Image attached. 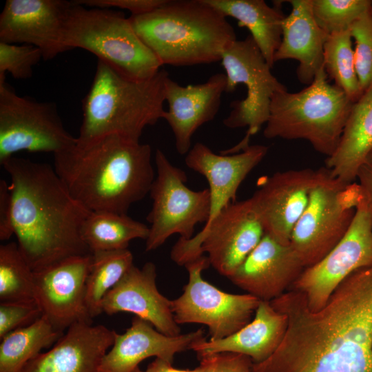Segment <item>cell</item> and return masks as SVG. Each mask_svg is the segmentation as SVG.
<instances>
[{
	"mask_svg": "<svg viewBox=\"0 0 372 372\" xmlns=\"http://www.w3.org/2000/svg\"><path fill=\"white\" fill-rule=\"evenodd\" d=\"M270 303L287 316V329L251 372H372V265L344 280L318 311L291 289Z\"/></svg>",
	"mask_w": 372,
	"mask_h": 372,
	"instance_id": "6da1fadb",
	"label": "cell"
},
{
	"mask_svg": "<svg viewBox=\"0 0 372 372\" xmlns=\"http://www.w3.org/2000/svg\"><path fill=\"white\" fill-rule=\"evenodd\" d=\"M71 1L7 0L0 14V41L39 48L43 59L68 51L64 30Z\"/></svg>",
	"mask_w": 372,
	"mask_h": 372,
	"instance_id": "2e32d148",
	"label": "cell"
},
{
	"mask_svg": "<svg viewBox=\"0 0 372 372\" xmlns=\"http://www.w3.org/2000/svg\"><path fill=\"white\" fill-rule=\"evenodd\" d=\"M372 265V225L364 198L342 240L319 262L305 268L290 289L302 293L309 309H322L338 285L355 271Z\"/></svg>",
	"mask_w": 372,
	"mask_h": 372,
	"instance_id": "5bb4252c",
	"label": "cell"
},
{
	"mask_svg": "<svg viewBox=\"0 0 372 372\" xmlns=\"http://www.w3.org/2000/svg\"><path fill=\"white\" fill-rule=\"evenodd\" d=\"M226 17L236 19L245 27L258 46L269 65L272 68L274 55L282 39V23L286 16L280 3L269 6L264 0H205Z\"/></svg>",
	"mask_w": 372,
	"mask_h": 372,
	"instance_id": "4316f807",
	"label": "cell"
},
{
	"mask_svg": "<svg viewBox=\"0 0 372 372\" xmlns=\"http://www.w3.org/2000/svg\"><path fill=\"white\" fill-rule=\"evenodd\" d=\"M14 235L12 199L10 185L0 180V240L5 241Z\"/></svg>",
	"mask_w": 372,
	"mask_h": 372,
	"instance_id": "f35d334b",
	"label": "cell"
},
{
	"mask_svg": "<svg viewBox=\"0 0 372 372\" xmlns=\"http://www.w3.org/2000/svg\"><path fill=\"white\" fill-rule=\"evenodd\" d=\"M371 10H372V2H371Z\"/></svg>",
	"mask_w": 372,
	"mask_h": 372,
	"instance_id": "7bdbcfd3",
	"label": "cell"
},
{
	"mask_svg": "<svg viewBox=\"0 0 372 372\" xmlns=\"http://www.w3.org/2000/svg\"><path fill=\"white\" fill-rule=\"evenodd\" d=\"M318 169L276 172L262 178L250 198L266 234L289 245L291 233L304 211L315 185Z\"/></svg>",
	"mask_w": 372,
	"mask_h": 372,
	"instance_id": "e0dca14e",
	"label": "cell"
},
{
	"mask_svg": "<svg viewBox=\"0 0 372 372\" xmlns=\"http://www.w3.org/2000/svg\"><path fill=\"white\" fill-rule=\"evenodd\" d=\"M130 20L162 65L186 66L221 60L236 35L227 17L205 0H167Z\"/></svg>",
	"mask_w": 372,
	"mask_h": 372,
	"instance_id": "277c9868",
	"label": "cell"
},
{
	"mask_svg": "<svg viewBox=\"0 0 372 372\" xmlns=\"http://www.w3.org/2000/svg\"><path fill=\"white\" fill-rule=\"evenodd\" d=\"M156 176L149 195L152 206L147 216L150 224L145 251L160 247L174 234L192 238L196 225L207 221L210 211L208 189L194 191L185 184L186 173L174 165L159 149L155 152Z\"/></svg>",
	"mask_w": 372,
	"mask_h": 372,
	"instance_id": "7c38bea8",
	"label": "cell"
},
{
	"mask_svg": "<svg viewBox=\"0 0 372 372\" xmlns=\"http://www.w3.org/2000/svg\"><path fill=\"white\" fill-rule=\"evenodd\" d=\"M220 61L227 79L225 92H234L239 84L247 89L246 97L233 101L231 110L223 120L229 128L247 127L244 138L230 149L232 153H238L249 146L251 136L267 122L273 96L287 89L273 75L251 35L232 42L223 52Z\"/></svg>",
	"mask_w": 372,
	"mask_h": 372,
	"instance_id": "30bf717a",
	"label": "cell"
},
{
	"mask_svg": "<svg viewBox=\"0 0 372 372\" xmlns=\"http://www.w3.org/2000/svg\"><path fill=\"white\" fill-rule=\"evenodd\" d=\"M132 372H145V371H142L140 369L139 367H137L135 370H134Z\"/></svg>",
	"mask_w": 372,
	"mask_h": 372,
	"instance_id": "b9f144b4",
	"label": "cell"
},
{
	"mask_svg": "<svg viewBox=\"0 0 372 372\" xmlns=\"http://www.w3.org/2000/svg\"><path fill=\"white\" fill-rule=\"evenodd\" d=\"M203 372H251L252 360L245 355L223 352L198 355Z\"/></svg>",
	"mask_w": 372,
	"mask_h": 372,
	"instance_id": "8d00e7d4",
	"label": "cell"
},
{
	"mask_svg": "<svg viewBox=\"0 0 372 372\" xmlns=\"http://www.w3.org/2000/svg\"><path fill=\"white\" fill-rule=\"evenodd\" d=\"M327 78L323 66L303 90L276 92L264 136L303 139L318 153L331 156L338 147L353 103Z\"/></svg>",
	"mask_w": 372,
	"mask_h": 372,
	"instance_id": "8992f818",
	"label": "cell"
},
{
	"mask_svg": "<svg viewBox=\"0 0 372 372\" xmlns=\"http://www.w3.org/2000/svg\"><path fill=\"white\" fill-rule=\"evenodd\" d=\"M145 372H203V368L199 365L194 369H178L172 366V363L160 358H156L147 367Z\"/></svg>",
	"mask_w": 372,
	"mask_h": 372,
	"instance_id": "60d3db41",
	"label": "cell"
},
{
	"mask_svg": "<svg viewBox=\"0 0 372 372\" xmlns=\"http://www.w3.org/2000/svg\"><path fill=\"white\" fill-rule=\"evenodd\" d=\"M92 254L65 258L34 271L37 303L55 329L92 322L85 304Z\"/></svg>",
	"mask_w": 372,
	"mask_h": 372,
	"instance_id": "9a60e30c",
	"label": "cell"
},
{
	"mask_svg": "<svg viewBox=\"0 0 372 372\" xmlns=\"http://www.w3.org/2000/svg\"><path fill=\"white\" fill-rule=\"evenodd\" d=\"M324 69L335 85L355 103L363 93L355 67L350 30L329 34L324 45Z\"/></svg>",
	"mask_w": 372,
	"mask_h": 372,
	"instance_id": "1f68e13d",
	"label": "cell"
},
{
	"mask_svg": "<svg viewBox=\"0 0 372 372\" xmlns=\"http://www.w3.org/2000/svg\"><path fill=\"white\" fill-rule=\"evenodd\" d=\"M356 180L361 188L372 225V151L360 165L357 172Z\"/></svg>",
	"mask_w": 372,
	"mask_h": 372,
	"instance_id": "ab89813d",
	"label": "cell"
},
{
	"mask_svg": "<svg viewBox=\"0 0 372 372\" xmlns=\"http://www.w3.org/2000/svg\"><path fill=\"white\" fill-rule=\"evenodd\" d=\"M372 151V83L353 103L340 143L327 158L331 174L347 183L355 181L358 170Z\"/></svg>",
	"mask_w": 372,
	"mask_h": 372,
	"instance_id": "484cf974",
	"label": "cell"
},
{
	"mask_svg": "<svg viewBox=\"0 0 372 372\" xmlns=\"http://www.w3.org/2000/svg\"><path fill=\"white\" fill-rule=\"evenodd\" d=\"M168 76L161 69L151 79L130 80L98 60L92 83L82 102L83 121L77 141L118 134L140 141L144 129L163 118Z\"/></svg>",
	"mask_w": 372,
	"mask_h": 372,
	"instance_id": "5b68a950",
	"label": "cell"
},
{
	"mask_svg": "<svg viewBox=\"0 0 372 372\" xmlns=\"http://www.w3.org/2000/svg\"><path fill=\"white\" fill-rule=\"evenodd\" d=\"M304 269L290 244L265 234L229 279L260 301L271 302L288 291Z\"/></svg>",
	"mask_w": 372,
	"mask_h": 372,
	"instance_id": "ac0fdd59",
	"label": "cell"
},
{
	"mask_svg": "<svg viewBox=\"0 0 372 372\" xmlns=\"http://www.w3.org/2000/svg\"><path fill=\"white\" fill-rule=\"evenodd\" d=\"M115 334L102 324L75 323L52 349L30 360L21 372H99Z\"/></svg>",
	"mask_w": 372,
	"mask_h": 372,
	"instance_id": "603a6c76",
	"label": "cell"
},
{
	"mask_svg": "<svg viewBox=\"0 0 372 372\" xmlns=\"http://www.w3.org/2000/svg\"><path fill=\"white\" fill-rule=\"evenodd\" d=\"M225 74L211 75L205 83L183 86L169 76L165 81V98L168 110L163 119L170 127L178 154H187L192 148L196 131L212 121L220 106L226 91Z\"/></svg>",
	"mask_w": 372,
	"mask_h": 372,
	"instance_id": "d6986e66",
	"label": "cell"
},
{
	"mask_svg": "<svg viewBox=\"0 0 372 372\" xmlns=\"http://www.w3.org/2000/svg\"><path fill=\"white\" fill-rule=\"evenodd\" d=\"M42 316L37 304L0 303V339L9 333L33 323Z\"/></svg>",
	"mask_w": 372,
	"mask_h": 372,
	"instance_id": "d590c367",
	"label": "cell"
},
{
	"mask_svg": "<svg viewBox=\"0 0 372 372\" xmlns=\"http://www.w3.org/2000/svg\"><path fill=\"white\" fill-rule=\"evenodd\" d=\"M63 40L68 50H87L130 80L151 79L163 65L140 39L130 18L112 9L71 1Z\"/></svg>",
	"mask_w": 372,
	"mask_h": 372,
	"instance_id": "52a82bcc",
	"label": "cell"
},
{
	"mask_svg": "<svg viewBox=\"0 0 372 372\" xmlns=\"http://www.w3.org/2000/svg\"><path fill=\"white\" fill-rule=\"evenodd\" d=\"M268 147L249 145L233 154H217L201 143L192 147L185 156V164L203 175L209 184L210 211L205 225L227 205L236 201L238 189L247 175L262 161Z\"/></svg>",
	"mask_w": 372,
	"mask_h": 372,
	"instance_id": "44dd1931",
	"label": "cell"
},
{
	"mask_svg": "<svg viewBox=\"0 0 372 372\" xmlns=\"http://www.w3.org/2000/svg\"><path fill=\"white\" fill-rule=\"evenodd\" d=\"M76 137L62 122L54 103L18 95L0 81V164L17 152L54 155L74 146Z\"/></svg>",
	"mask_w": 372,
	"mask_h": 372,
	"instance_id": "8fae6325",
	"label": "cell"
},
{
	"mask_svg": "<svg viewBox=\"0 0 372 372\" xmlns=\"http://www.w3.org/2000/svg\"><path fill=\"white\" fill-rule=\"evenodd\" d=\"M370 0H311L318 25L327 34L349 30L352 23L371 8Z\"/></svg>",
	"mask_w": 372,
	"mask_h": 372,
	"instance_id": "d6a6232c",
	"label": "cell"
},
{
	"mask_svg": "<svg viewBox=\"0 0 372 372\" xmlns=\"http://www.w3.org/2000/svg\"><path fill=\"white\" fill-rule=\"evenodd\" d=\"M0 302L37 304L34 271L16 242L0 246Z\"/></svg>",
	"mask_w": 372,
	"mask_h": 372,
	"instance_id": "4dcf8cb0",
	"label": "cell"
},
{
	"mask_svg": "<svg viewBox=\"0 0 372 372\" xmlns=\"http://www.w3.org/2000/svg\"><path fill=\"white\" fill-rule=\"evenodd\" d=\"M287 316L276 310L270 302L260 301L252 320L242 329L223 339L194 343L191 349L198 355L223 352L237 353L258 363L269 358L283 340Z\"/></svg>",
	"mask_w": 372,
	"mask_h": 372,
	"instance_id": "d4e9b609",
	"label": "cell"
},
{
	"mask_svg": "<svg viewBox=\"0 0 372 372\" xmlns=\"http://www.w3.org/2000/svg\"><path fill=\"white\" fill-rule=\"evenodd\" d=\"M133 265L132 254L127 249L92 253L85 289L86 308L92 319L103 313L105 296Z\"/></svg>",
	"mask_w": 372,
	"mask_h": 372,
	"instance_id": "f546056e",
	"label": "cell"
},
{
	"mask_svg": "<svg viewBox=\"0 0 372 372\" xmlns=\"http://www.w3.org/2000/svg\"><path fill=\"white\" fill-rule=\"evenodd\" d=\"M1 165L11 178L14 235L34 271L92 254L81 237L92 211L73 198L54 168L14 156Z\"/></svg>",
	"mask_w": 372,
	"mask_h": 372,
	"instance_id": "7a4b0ae2",
	"label": "cell"
},
{
	"mask_svg": "<svg viewBox=\"0 0 372 372\" xmlns=\"http://www.w3.org/2000/svg\"><path fill=\"white\" fill-rule=\"evenodd\" d=\"M362 198L357 182L347 183L327 167L318 169L308 205L289 242L305 268L319 262L342 240Z\"/></svg>",
	"mask_w": 372,
	"mask_h": 372,
	"instance_id": "ba28073f",
	"label": "cell"
},
{
	"mask_svg": "<svg viewBox=\"0 0 372 372\" xmlns=\"http://www.w3.org/2000/svg\"><path fill=\"white\" fill-rule=\"evenodd\" d=\"M54 156L68 190L90 211L127 214L149 193L155 178L150 145L118 134L76 141Z\"/></svg>",
	"mask_w": 372,
	"mask_h": 372,
	"instance_id": "3957f363",
	"label": "cell"
},
{
	"mask_svg": "<svg viewBox=\"0 0 372 372\" xmlns=\"http://www.w3.org/2000/svg\"><path fill=\"white\" fill-rule=\"evenodd\" d=\"M61 335L43 315L31 324L9 333L1 339L0 372H21L30 360Z\"/></svg>",
	"mask_w": 372,
	"mask_h": 372,
	"instance_id": "f1b7e54d",
	"label": "cell"
},
{
	"mask_svg": "<svg viewBox=\"0 0 372 372\" xmlns=\"http://www.w3.org/2000/svg\"><path fill=\"white\" fill-rule=\"evenodd\" d=\"M291 11L282 23V39L274 63L294 59L299 81L310 85L323 67L324 45L329 36L317 23L311 0H290Z\"/></svg>",
	"mask_w": 372,
	"mask_h": 372,
	"instance_id": "cb8c5ba5",
	"label": "cell"
},
{
	"mask_svg": "<svg viewBox=\"0 0 372 372\" xmlns=\"http://www.w3.org/2000/svg\"><path fill=\"white\" fill-rule=\"evenodd\" d=\"M265 234L251 198L235 201L190 239L180 238L170 256L175 263L184 266L207 252L210 265L229 278Z\"/></svg>",
	"mask_w": 372,
	"mask_h": 372,
	"instance_id": "9c48e42d",
	"label": "cell"
},
{
	"mask_svg": "<svg viewBox=\"0 0 372 372\" xmlns=\"http://www.w3.org/2000/svg\"><path fill=\"white\" fill-rule=\"evenodd\" d=\"M156 268L152 262L142 268L132 265L103 300L102 312L133 313L169 336L180 334L172 311V300L162 295L156 284Z\"/></svg>",
	"mask_w": 372,
	"mask_h": 372,
	"instance_id": "ffe728a7",
	"label": "cell"
},
{
	"mask_svg": "<svg viewBox=\"0 0 372 372\" xmlns=\"http://www.w3.org/2000/svg\"><path fill=\"white\" fill-rule=\"evenodd\" d=\"M167 0H79L76 3L87 7L120 8L128 10L131 16H136L149 12L162 5Z\"/></svg>",
	"mask_w": 372,
	"mask_h": 372,
	"instance_id": "74e56055",
	"label": "cell"
},
{
	"mask_svg": "<svg viewBox=\"0 0 372 372\" xmlns=\"http://www.w3.org/2000/svg\"><path fill=\"white\" fill-rule=\"evenodd\" d=\"M210 265L204 255L184 266L189 280L183 293L172 300L174 318L178 324H202L208 327L210 339L220 340L236 333L251 320L260 300L249 293L225 292L202 277Z\"/></svg>",
	"mask_w": 372,
	"mask_h": 372,
	"instance_id": "4fadbf2b",
	"label": "cell"
},
{
	"mask_svg": "<svg viewBox=\"0 0 372 372\" xmlns=\"http://www.w3.org/2000/svg\"><path fill=\"white\" fill-rule=\"evenodd\" d=\"M205 331L169 336L157 331L148 322L135 317L122 334L116 332L114 344L104 355L99 372H132L143 360L150 358L172 363L174 355L205 339Z\"/></svg>",
	"mask_w": 372,
	"mask_h": 372,
	"instance_id": "7402d4cb",
	"label": "cell"
},
{
	"mask_svg": "<svg viewBox=\"0 0 372 372\" xmlns=\"http://www.w3.org/2000/svg\"><path fill=\"white\" fill-rule=\"evenodd\" d=\"M41 59V52L35 46L0 41V81L6 79V72L17 79L30 78Z\"/></svg>",
	"mask_w": 372,
	"mask_h": 372,
	"instance_id": "e575fe53",
	"label": "cell"
},
{
	"mask_svg": "<svg viewBox=\"0 0 372 372\" xmlns=\"http://www.w3.org/2000/svg\"><path fill=\"white\" fill-rule=\"evenodd\" d=\"M149 227L127 214L92 211L81 229V237L91 253L126 249L134 239L146 240Z\"/></svg>",
	"mask_w": 372,
	"mask_h": 372,
	"instance_id": "83f0119b",
	"label": "cell"
},
{
	"mask_svg": "<svg viewBox=\"0 0 372 372\" xmlns=\"http://www.w3.org/2000/svg\"><path fill=\"white\" fill-rule=\"evenodd\" d=\"M354 39L355 71L364 92L372 83V10L356 19L349 28Z\"/></svg>",
	"mask_w": 372,
	"mask_h": 372,
	"instance_id": "836d02e7",
	"label": "cell"
}]
</instances>
